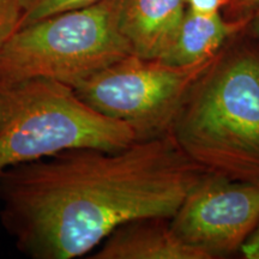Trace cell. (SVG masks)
<instances>
[{"label":"cell","mask_w":259,"mask_h":259,"mask_svg":"<svg viewBox=\"0 0 259 259\" xmlns=\"http://www.w3.org/2000/svg\"><path fill=\"white\" fill-rule=\"evenodd\" d=\"M170 132L120 150L76 148L0 174V220L34 259L92 253L114 229L173 218L208 177Z\"/></svg>","instance_id":"1"},{"label":"cell","mask_w":259,"mask_h":259,"mask_svg":"<svg viewBox=\"0 0 259 259\" xmlns=\"http://www.w3.org/2000/svg\"><path fill=\"white\" fill-rule=\"evenodd\" d=\"M169 132L209 176L259 184V54L220 52L187 93Z\"/></svg>","instance_id":"2"},{"label":"cell","mask_w":259,"mask_h":259,"mask_svg":"<svg viewBox=\"0 0 259 259\" xmlns=\"http://www.w3.org/2000/svg\"><path fill=\"white\" fill-rule=\"evenodd\" d=\"M136 135L87 105L72 87L32 78L0 84V174L76 148L115 151Z\"/></svg>","instance_id":"3"},{"label":"cell","mask_w":259,"mask_h":259,"mask_svg":"<svg viewBox=\"0 0 259 259\" xmlns=\"http://www.w3.org/2000/svg\"><path fill=\"white\" fill-rule=\"evenodd\" d=\"M120 0H100L22 25L0 54V84L46 78L72 87L132 54Z\"/></svg>","instance_id":"4"},{"label":"cell","mask_w":259,"mask_h":259,"mask_svg":"<svg viewBox=\"0 0 259 259\" xmlns=\"http://www.w3.org/2000/svg\"><path fill=\"white\" fill-rule=\"evenodd\" d=\"M220 52L189 65L130 54L72 88L87 105L126 122L134 130L136 139L144 141L169 132L187 93L215 63Z\"/></svg>","instance_id":"5"},{"label":"cell","mask_w":259,"mask_h":259,"mask_svg":"<svg viewBox=\"0 0 259 259\" xmlns=\"http://www.w3.org/2000/svg\"><path fill=\"white\" fill-rule=\"evenodd\" d=\"M259 223V184L208 176L170 218L183 241L219 258L240 252Z\"/></svg>","instance_id":"6"},{"label":"cell","mask_w":259,"mask_h":259,"mask_svg":"<svg viewBox=\"0 0 259 259\" xmlns=\"http://www.w3.org/2000/svg\"><path fill=\"white\" fill-rule=\"evenodd\" d=\"M186 10L185 0H120L119 28L132 54L166 59Z\"/></svg>","instance_id":"7"},{"label":"cell","mask_w":259,"mask_h":259,"mask_svg":"<svg viewBox=\"0 0 259 259\" xmlns=\"http://www.w3.org/2000/svg\"><path fill=\"white\" fill-rule=\"evenodd\" d=\"M168 219H141L114 229L93 259H212L186 244L170 228Z\"/></svg>","instance_id":"8"},{"label":"cell","mask_w":259,"mask_h":259,"mask_svg":"<svg viewBox=\"0 0 259 259\" xmlns=\"http://www.w3.org/2000/svg\"><path fill=\"white\" fill-rule=\"evenodd\" d=\"M251 17L226 19L221 14L202 15L187 9L176 42L164 61L189 65L219 53L229 38L250 23Z\"/></svg>","instance_id":"9"},{"label":"cell","mask_w":259,"mask_h":259,"mask_svg":"<svg viewBox=\"0 0 259 259\" xmlns=\"http://www.w3.org/2000/svg\"><path fill=\"white\" fill-rule=\"evenodd\" d=\"M100 0H22V25L66 10L92 5Z\"/></svg>","instance_id":"10"},{"label":"cell","mask_w":259,"mask_h":259,"mask_svg":"<svg viewBox=\"0 0 259 259\" xmlns=\"http://www.w3.org/2000/svg\"><path fill=\"white\" fill-rule=\"evenodd\" d=\"M22 0H0V54L10 38L21 28Z\"/></svg>","instance_id":"11"},{"label":"cell","mask_w":259,"mask_h":259,"mask_svg":"<svg viewBox=\"0 0 259 259\" xmlns=\"http://www.w3.org/2000/svg\"><path fill=\"white\" fill-rule=\"evenodd\" d=\"M187 9L202 15L221 14V10L229 5V0H185Z\"/></svg>","instance_id":"12"},{"label":"cell","mask_w":259,"mask_h":259,"mask_svg":"<svg viewBox=\"0 0 259 259\" xmlns=\"http://www.w3.org/2000/svg\"><path fill=\"white\" fill-rule=\"evenodd\" d=\"M240 253L246 259H259V223L250 238L242 245Z\"/></svg>","instance_id":"13"},{"label":"cell","mask_w":259,"mask_h":259,"mask_svg":"<svg viewBox=\"0 0 259 259\" xmlns=\"http://www.w3.org/2000/svg\"><path fill=\"white\" fill-rule=\"evenodd\" d=\"M234 3L238 8H253L259 5V0H229V4Z\"/></svg>","instance_id":"14"},{"label":"cell","mask_w":259,"mask_h":259,"mask_svg":"<svg viewBox=\"0 0 259 259\" xmlns=\"http://www.w3.org/2000/svg\"><path fill=\"white\" fill-rule=\"evenodd\" d=\"M250 23L252 24V28H253L254 34L259 37V10L255 12V15L253 16V17H251Z\"/></svg>","instance_id":"15"}]
</instances>
